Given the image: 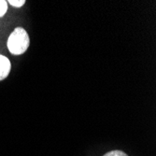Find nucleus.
Listing matches in <instances>:
<instances>
[{
  "mask_svg": "<svg viewBox=\"0 0 156 156\" xmlns=\"http://www.w3.org/2000/svg\"><path fill=\"white\" fill-rule=\"evenodd\" d=\"M30 45L29 35L23 27H16L8 37L7 47L12 55L23 54Z\"/></svg>",
  "mask_w": 156,
  "mask_h": 156,
  "instance_id": "nucleus-1",
  "label": "nucleus"
},
{
  "mask_svg": "<svg viewBox=\"0 0 156 156\" xmlns=\"http://www.w3.org/2000/svg\"><path fill=\"white\" fill-rule=\"evenodd\" d=\"M8 11V2L6 0H0V18H2Z\"/></svg>",
  "mask_w": 156,
  "mask_h": 156,
  "instance_id": "nucleus-3",
  "label": "nucleus"
},
{
  "mask_svg": "<svg viewBox=\"0 0 156 156\" xmlns=\"http://www.w3.org/2000/svg\"><path fill=\"white\" fill-rule=\"evenodd\" d=\"M103 156H128V155H127L125 152L122 151H109V152L106 153Z\"/></svg>",
  "mask_w": 156,
  "mask_h": 156,
  "instance_id": "nucleus-5",
  "label": "nucleus"
},
{
  "mask_svg": "<svg viewBox=\"0 0 156 156\" xmlns=\"http://www.w3.org/2000/svg\"><path fill=\"white\" fill-rule=\"evenodd\" d=\"M7 2L14 8H21L25 3L24 0H9V1H7Z\"/></svg>",
  "mask_w": 156,
  "mask_h": 156,
  "instance_id": "nucleus-4",
  "label": "nucleus"
},
{
  "mask_svg": "<svg viewBox=\"0 0 156 156\" xmlns=\"http://www.w3.org/2000/svg\"><path fill=\"white\" fill-rule=\"evenodd\" d=\"M11 64L8 57L0 54V81L5 80L10 73Z\"/></svg>",
  "mask_w": 156,
  "mask_h": 156,
  "instance_id": "nucleus-2",
  "label": "nucleus"
}]
</instances>
